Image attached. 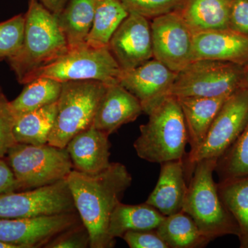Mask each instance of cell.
<instances>
[{
  "label": "cell",
  "mask_w": 248,
  "mask_h": 248,
  "mask_svg": "<svg viewBox=\"0 0 248 248\" xmlns=\"http://www.w3.org/2000/svg\"><path fill=\"white\" fill-rule=\"evenodd\" d=\"M218 193L239 228L240 248H248V175L219 181Z\"/></svg>",
  "instance_id": "cell-25"
},
{
  "label": "cell",
  "mask_w": 248,
  "mask_h": 248,
  "mask_svg": "<svg viewBox=\"0 0 248 248\" xmlns=\"http://www.w3.org/2000/svg\"><path fill=\"white\" fill-rule=\"evenodd\" d=\"M229 96L177 97L187 127L190 145L189 153H194L202 144L215 117Z\"/></svg>",
  "instance_id": "cell-20"
},
{
  "label": "cell",
  "mask_w": 248,
  "mask_h": 248,
  "mask_svg": "<svg viewBox=\"0 0 248 248\" xmlns=\"http://www.w3.org/2000/svg\"><path fill=\"white\" fill-rule=\"evenodd\" d=\"M91 247L89 231L83 223L63 231L46 245V248H86Z\"/></svg>",
  "instance_id": "cell-32"
},
{
  "label": "cell",
  "mask_w": 248,
  "mask_h": 248,
  "mask_svg": "<svg viewBox=\"0 0 248 248\" xmlns=\"http://www.w3.org/2000/svg\"><path fill=\"white\" fill-rule=\"evenodd\" d=\"M57 113L58 102L18 116L14 128L16 142L36 146L48 143Z\"/></svg>",
  "instance_id": "cell-24"
},
{
  "label": "cell",
  "mask_w": 248,
  "mask_h": 248,
  "mask_svg": "<svg viewBox=\"0 0 248 248\" xmlns=\"http://www.w3.org/2000/svg\"><path fill=\"white\" fill-rule=\"evenodd\" d=\"M95 0H68L58 15L69 50L86 45L94 20Z\"/></svg>",
  "instance_id": "cell-22"
},
{
  "label": "cell",
  "mask_w": 248,
  "mask_h": 248,
  "mask_svg": "<svg viewBox=\"0 0 248 248\" xmlns=\"http://www.w3.org/2000/svg\"><path fill=\"white\" fill-rule=\"evenodd\" d=\"M230 29L248 37V0H234Z\"/></svg>",
  "instance_id": "cell-34"
},
{
  "label": "cell",
  "mask_w": 248,
  "mask_h": 248,
  "mask_svg": "<svg viewBox=\"0 0 248 248\" xmlns=\"http://www.w3.org/2000/svg\"><path fill=\"white\" fill-rule=\"evenodd\" d=\"M125 9L133 13L152 19L177 11L182 7L184 0H120Z\"/></svg>",
  "instance_id": "cell-30"
},
{
  "label": "cell",
  "mask_w": 248,
  "mask_h": 248,
  "mask_svg": "<svg viewBox=\"0 0 248 248\" xmlns=\"http://www.w3.org/2000/svg\"><path fill=\"white\" fill-rule=\"evenodd\" d=\"M153 58L178 73L193 61L194 33L178 11L151 22Z\"/></svg>",
  "instance_id": "cell-11"
},
{
  "label": "cell",
  "mask_w": 248,
  "mask_h": 248,
  "mask_svg": "<svg viewBox=\"0 0 248 248\" xmlns=\"http://www.w3.org/2000/svg\"><path fill=\"white\" fill-rule=\"evenodd\" d=\"M21 190L9 164L0 158V195Z\"/></svg>",
  "instance_id": "cell-35"
},
{
  "label": "cell",
  "mask_w": 248,
  "mask_h": 248,
  "mask_svg": "<svg viewBox=\"0 0 248 248\" xmlns=\"http://www.w3.org/2000/svg\"><path fill=\"white\" fill-rule=\"evenodd\" d=\"M244 86L248 88V66L246 69H245L244 83Z\"/></svg>",
  "instance_id": "cell-38"
},
{
  "label": "cell",
  "mask_w": 248,
  "mask_h": 248,
  "mask_svg": "<svg viewBox=\"0 0 248 248\" xmlns=\"http://www.w3.org/2000/svg\"><path fill=\"white\" fill-rule=\"evenodd\" d=\"M122 74V69L108 46L94 48L86 45L68 50L58 60L37 70L27 84L37 78H47L61 83L94 80L110 85L120 84Z\"/></svg>",
  "instance_id": "cell-7"
},
{
  "label": "cell",
  "mask_w": 248,
  "mask_h": 248,
  "mask_svg": "<svg viewBox=\"0 0 248 248\" xmlns=\"http://www.w3.org/2000/svg\"><path fill=\"white\" fill-rule=\"evenodd\" d=\"M177 73L154 58L136 68L122 71L120 84L135 96L148 115L153 108L170 95Z\"/></svg>",
  "instance_id": "cell-14"
},
{
  "label": "cell",
  "mask_w": 248,
  "mask_h": 248,
  "mask_svg": "<svg viewBox=\"0 0 248 248\" xmlns=\"http://www.w3.org/2000/svg\"><path fill=\"white\" fill-rule=\"evenodd\" d=\"M66 179L77 212L89 231L90 248H113L115 241L109 236V222L133 182L127 168L121 163H110L94 174L73 169Z\"/></svg>",
  "instance_id": "cell-1"
},
{
  "label": "cell",
  "mask_w": 248,
  "mask_h": 248,
  "mask_svg": "<svg viewBox=\"0 0 248 248\" xmlns=\"http://www.w3.org/2000/svg\"><path fill=\"white\" fill-rule=\"evenodd\" d=\"M16 117L6 97L0 102V158L7 155L9 150L17 143L14 128Z\"/></svg>",
  "instance_id": "cell-31"
},
{
  "label": "cell",
  "mask_w": 248,
  "mask_h": 248,
  "mask_svg": "<svg viewBox=\"0 0 248 248\" xmlns=\"http://www.w3.org/2000/svg\"><path fill=\"white\" fill-rule=\"evenodd\" d=\"M1 61H2V60H0V62H1Z\"/></svg>",
  "instance_id": "cell-40"
},
{
  "label": "cell",
  "mask_w": 248,
  "mask_h": 248,
  "mask_svg": "<svg viewBox=\"0 0 248 248\" xmlns=\"http://www.w3.org/2000/svg\"><path fill=\"white\" fill-rule=\"evenodd\" d=\"M234 0H184L178 12L194 34L230 29Z\"/></svg>",
  "instance_id": "cell-19"
},
{
  "label": "cell",
  "mask_w": 248,
  "mask_h": 248,
  "mask_svg": "<svg viewBox=\"0 0 248 248\" xmlns=\"http://www.w3.org/2000/svg\"><path fill=\"white\" fill-rule=\"evenodd\" d=\"M25 14H19L0 23V60H8L17 53L22 45Z\"/></svg>",
  "instance_id": "cell-29"
},
{
  "label": "cell",
  "mask_w": 248,
  "mask_h": 248,
  "mask_svg": "<svg viewBox=\"0 0 248 248\" xmlns=\"http://www.w3.org/2000/svg\"><path fill=\"white\" fill-rule=\"evenodd\" d=\"M143 108L138 98L120 84L108 85L93 120V126L110 136L138 118Z\"/></svg>",
  "instance_id": "cell-15"
},
{
  "label": "cell",
  "mask_w": 248,
  "mask_h": 248,
  "mask_svg": "<svg viewBox=\"0 0 248 248\" xmlns=\"http://www.w3.org/2000/svg\"><path fill=\"white\" fill-rule=\"evenodd\" d=\"M62 83L47 78L33 79L26 84L17 98L10 102L15 115H24L58 102Z\"/></svg>",
  "instance_id": "cell-27"
},
{
  "label": "cell",
  "mask_w": 248,
  "mask_h": 248,
  "mask_svg": "<svg viewBox=\"0 0 248 248\" xmlns=\"http://www.w3.org/2000/svg\"><path fill=\"white\" fill-rule=\"evenodd\" d=\"M148 115L133 145L139 157L159 164L184 159L188 134L177 98L168 96Z\"/></svg>",
  "instance_id": "cell-3"
},
{
  "label": "cell",
  "mask_w": 248,
  "mask_h": 248,
  "mask_svg": "<svg viewBox=\"0 0 248 248\" xmlns=\"http://www.w3.org/2000/svg\"><path fill=\"white\" fill-rule=\"evenodd\" d=\"M122 239L130 248H169L155 230L127 232Z\"/></svg>",
  "instance_id": "cell-33"
},
{
  "label": "cell",
  "mask_w": 248,
  "mask_h": 248,
  "mask_svg": "<svg viewBox=\"0 0 248 248\" xmlns=\"http://www.w3.org/2000/svg\"><path fill=\"white\" fill-rule=\"evenodd\" d=\"M21 190L35 189L66 179L73 170L66 148L16 143L7 154Z\"/></svg>",
  "instance_id": "cell-6"
},
{
  "label": "cell",
  "mask_w": 248,
  "mask_h": 248,
  "mask_svg": "<svg viewBox=\"0 0 248 248\" xmlns=\"http://www.w3.org/2000/svg\"><path fill=\"white\" fill-rule=\"evenodd\" d=\"M217 161L204 159L196 164L182 209L210 241L226 235H239L237 224L222 202L214 181Z\"/></svg>",
  "instance_id": "cell-4"
},
{
  "label": "cell",
  "mask_w": 248,
  "mask_h": 248,
  "mask_svg": "<svg viewBox=\"0 0 248 248\" xmlns=\"http://www.w3.org/2000/svg\"><path fill=\"white\" fill-rule=\"evenodd\" d=\"M0 248H19L15 245L7 244V243L0 241Z\"/></svg>",
  "instance_id": "cell-37"
},
{
  "label": "cell",
  "mask_w": 248,
  "mask_h": 248,
  "mask_svg": "<svg viewBox=\"0 0 248 248\" xmlns=\"http://www.w3.org/2000/svg\"><path fill=\"white\" fill-rule=\"evenodd\" d=\"M107 86L94 80L62 83L58 113L48 144L66 148L77 134L91 127Z\"/></svg>",
  "instance_id": "cell-5"
},
{
  "label": "cell",
  "mask_w": 248,
  "mask_h": 248,
  "mask_svg": "<svg viewBox=\"0 0 248 248\" xmlns=\"http://www.w3.org/2000/svg\"><path fill=\"white\" fill-rule=\"evenodd\" d=\"M245 69L230 62L194 60L178 72L170 95L220 97L229 96L244 86Z\"/></svg>",
  "instance_id": "cell-8"
},
{
  "label": "cell",
  "mask_w": 248,
  "mask_h": 248,
  "mask_svg": "<svg viewBox=\"0 0 248 248\" xmlns=\"http://www.w3.org/2000/svg\"><path fill=\"white\" fill-rule=\"evenodd\" d=\"M68 50L57 16L39 0H29L22 45L14 56L6 60L18 82L25 85L37 70L58 60Z\"/></svg>",
  "instance_id": "cell-2"
},
{
  "label": "cell",
  "mask_w": 248,
  "mask_h": 248,
  "mask_svg": "<svg viewBox=\"0 0 248 248\" xmlns=\"http://www.w3.org/2000/svg\"><path fill=\"white\" fill-rule=\"evenodd\" d=\"M219 181L248 175V122L237 140L217 161Z\"/></svg>",
  "instance_id": "cell-28"
},
{
  "label": "cell",
  "mask_w": 248,
  "mask_h": 248,
  "mask_svg": "<svg viewBox=\"0 0 248 248\" xmlns=\"http://www.w3.org/2000/svg\"><path fill=\"white\" fill-rule=\"evenodd\" d=\"M81 223L78 212L29 218H0V241L19 248L45 247L60 233Z\"/></svg>",
  "instance_id": "cell-12"
},
{
  "label": "cell",
  "mask_w": 248,
  "mask_h": 248,
  "mask_svg": "<svg viewBox=\"0 0 248 248\" xmlns=\"http://www.w3.org/2000/svg\"><path fill=\"white\" fill-rule=\"evenodd\" d=\"M155 231L169 248H204L211 241L184 211L165 217Z\"/></svg>",
  "instance_id": "cell-23"
},
{
  "label": "cell",
  "mask_w": 248,
  "mask_h": 248,
  "mask_svg": "<svg viewBox=\"0 0 248 248\" xmlns=\"http://www.w3.org/2000/svg\"><path fill=\"white\" fill-rule=\"evenodd\" d=\"M109 136L93 126L77 134L66 147L73 169L86 174L101 172L110 164Z\"/></svg>",
  "instance_id": "cell-17"
},
{
  "label": "cell",
  "mask_w": 248,
  "mask_h": 248,
  "mask_svg": "<svg viewBox=\"0 0 248 248\" xmlns=\"http://www.w3.org/2000/svg\"><path fill=\"white\" fill-rule=\"evenodd\" d=\"M210 60L243 65L248 63V37L227 30L197 32L193 37V61Z\"/></svg>",
  "instance_id": "cell-16"
},
{
  "label": "cell",
  "mask_w": 248,
  "mask_h": 248,
  "mask_svg": "<svg viewBox=\"0 0 248 248\" xmlns=\"http://www.w3.org/2000/svg\"><path fill=\"white\" fill-rule=\"evenodd\" d=\"M184 159L161 164L158 182L146 200L164 216L182 211L187 188Z\"/></svg>",
  "instance_id": "cell-18"
},
{
  "label": "cell",
  "mask_w": 248,
  "mask_h": 248,
  "mask_svg": "<svg viewBox=\"0 0 248 248\" xmlns=\"http://www.w3.org/2000/svg\"><path fill=\"white\" fill-rule=\"evenodd\" d=\"M52 14L58 16L66 6L68 0H39Z\"/></svg>",
  "instance_id": "cell-36"
},
{
  "label": "cell",
  "mask_w": 248,
  "mask_h": 248,
  "mask_svg": "<svg viewBox=\"0 0 248 248\" xmlns=\"http://www.w3.org/2000/svg\"><path fill=\"white\" fill-rule=\"evenodd\" d=\"M77 212L66 179L0 195V218H29Z\"/></svg>",
  "instance_id": "cell-10"
},
{
  "label": "cell",
  "mask_w": 248,
  "mask_h": 248,
  "mask_svg": "<svg viewBox=\"0 0 248 248\" xmlns=\"http://www.w3.org/2000/svg\"><path fill=\"white\" fill-rule=\"evenodd\" d=\"M6 98V96L4 95V93H3L2 89L0 87V102L3 100V99Z\"/></svg>",
  "instance_id": "cell-39"
},
{
  "label": "cell",
  "mask_w": 248,
  "mask_h": 248,
  "mask_svg": "<svg viewBox=\"0 0 248 248\" xmlns=\"http://www.w3.org/2000/svg\"><path fill=\"white\" fill-rule=\"evenodd\" d=\"M248 122V88L242 86L226 99L200 147L184 159L186 177L192 176L199 161L221 157L237 140Z\"/></svg>",
  "instance_id": "cell-9"
},
{
  "label": "cell",
  "mask_w": 248,
  "mask_h": 248,
  "mask_svg": "<svg viewBox=\"0 0 248 248\" xmlns=\"http://www.w3.org/2000/svg\"><path fill=\"white\" fill-rule=\"evenodd\" d=\"M165 217L146 202L139 205H127L121 202L111 215L109 236L115 241L116 238H122L127 232L156 230Z\"/></svg>",
  "instance_id": "cell-21"
},
{
  "label": "cell",
  "mask_w": 248,
  "mask_h": 248,
  "mask_svg": "<svg viewBox=\"0 0 248 248\" xmlns=\"http://www.w3.org/2000/svg\"><path fill=\"white\" fill-rule=\"evenodd\" d=\"M129 15L120 0H95L94 20L86 45L108 46L114 32Z\"/></svg>",
  "instance_id": "cell-26"
},
{
  "label": "cell",
  "mask_w": 248,
  "mask_h": 248,
  "mask_svg": "<svg viewBox=\"0 0 248 248\" xmlns=\"http://www.w3.org/2000/svg\"><path fill=\"white\" fill-rule=\"evenodd\" d=\"M108 46L122 71L133 69L153 58L149 19L130 13Z\"/></svg>",
  "instance_id": "cell-13"
}]
</instances>
